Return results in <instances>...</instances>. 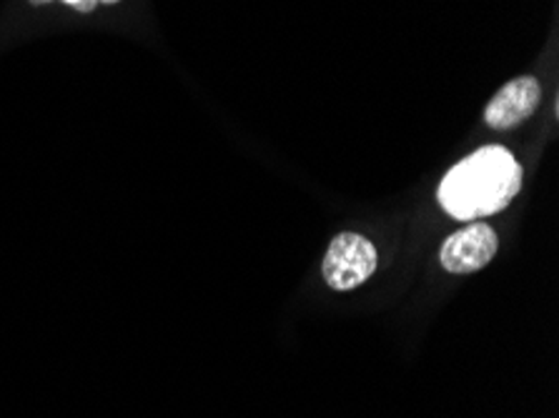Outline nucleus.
Returning <instances> with one entry per match:
<instances>
[{
    "mask_svg": "<svg viewBox=\"0 0 559 418\" xmlns=\"http://www.w3.org/2000/svg\"><path fill=\"white\" fill-rule=\"evenodd\" d=\"M542 100V85L535 75H520L495 93L485 108V123L492 131H512L535 116Z\"/></svg>",
    "mask_w": 559,
    "mask_h": 418,
    "instance_id": "4",
    "label": "nucleus"
},
{
    "mask_svg": "<svg viewBox=\"0 0 559 418\" xmlns=\"http://www.w3.org/2000/svg\"><path fill=\"white\" fill-rule=\"evenodd\" d=\"M63 3H68L71 8H79V5L83 3V0H63Z\"/></svg>",
    "mask_w": 559,
    "mask_h": 418,
    "instance_id": "6",
    "label": "nucleus"
},
{
    "mask_svg": "<svg viewBox=\"0 0 559 418\" xmlns=\"http://www.w3.org/2000/svg\"><path fill=\"white\" fill-rule=\"evenodd\" d=\"M522 181L524 170L510 151L485 146L449 170L437 201L454 220H479L510 206Z\"/></svg>",
    "mask_w": 559,
    "mask_h": 418,
    "instance_id": "1",
    "label": "nucleus"
},
{
    "mask_svg": "<svg viewBox=\"0 0 559 418\" xmlns=\"http://www.w3.org/2000/svg\"><path fill=\"white\" fill-rule=\"evenodd\" d=\"M379 255L374 243L367 236L344 230L329 243L324 261H321V276L338 294L354 291L374 276Z\"/></svg>",
    "mask_w": 559,
    "mask_h": 418,
    "instance_id": "2",
    "label": "nucleus"
},
{
    "mask_svg": "<svg viewBox=\"0 0 559 418\" xmlns=\"http://www.w3.org/2000/svg\"><path fill=\"white\" fill-rule=\"evenodd\" d=\"M28 3H33V5H48V3H53V0H28Z\"/></svg>",
    "mask_w": 559,
    "mask_h": 418,
    "instance_id": "5",
    "label": "nucleus"
},
{
    "mask_svg": "<svg viewBox=\"0 0 559 418\" xmlns=\"http://www.w3.org/2000/svg\"><path fill=\"white\" fill-rule=\"evenodd\" d=\"M499 251V236L492 226L472 224L462 230H454L439 249V263L447 273L467 276L477 273L495 261Z\"/></svg>",
    "mask_w": 559,
    "mask_h": 418,
    "instance_id": "3",
    "label": "nucleus"
},
{
    "mask_svg": "<svg viewBox=\"0 0 559 418\" xmlns=\"http://www.w3.org/2000/svg\"><path fill=\"white\" fill-rule=\"evenodd\" d=\"M100 3H104V5H114V3H118V0H100Z\"/></svg>",
    "mask_w": 559,
    "mask_h": 418,
    "instance_id": "7",
    "label": "nucleus"
}]
</instances>
